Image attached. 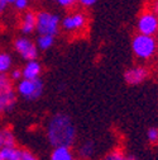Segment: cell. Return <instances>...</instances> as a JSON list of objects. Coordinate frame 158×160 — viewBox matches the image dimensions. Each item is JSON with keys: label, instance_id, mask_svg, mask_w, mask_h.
Wrapping results in <instances>:
<instances>
[{"label": "cell", "instance_id": "obj_26", "mask_svg": "<svg viewBox=\"0 0 158 160\" xmlns=\"http://www.w3.org/2000/svg\"><path fill=\"white\" fill-rule=\"evenodd\" d=\"M7 3L4 2V0H0V15H2L4 12H5V9H7Z\"/></svg>", "mask_w": 158, "mask_h": 160}, {"label": "cell", "instance_id": "obj_17", "mask_svg": "<svg viewBox=\"0 0 158 160\" xmlns=\"http://www.w3.org/2000/svg\"><path fill=\"white\" fill-rule=\"evenodd\" d=\"M103 160H127V155L122 149H114L110 152H108Z\"/></svg>", "mask_w": 158, "mask_h": 160}, {"label": "cell", "instance_id": "obj_13", "mask_svg": "<svg viewBox=\"0 0 158 160\" xmlns=\"http://www.w3.org/2000/svg\"><path fill=\"white\" fill-rule=\"evenodd\" d=\"M23 150L16 146H5L0 149V160H22Z\"/></svg>", "mask_w": 158, "mask_h": 160}, {"label": "cell", "instance_id": "obj_28", "mask_svg": "<svg viewBox=\"0 0 158 160\" xmlns=\"http://www.w3.org/2000/svg\"><path fill=\"white\" fill-rule=\"evenodd\" d=\"M4 2H5L7 4H14L15 0H4Z\"/></svg>", "mask_w": 158, "mask_h": 160}, {"label": "cell", "instance_id": "obj_8", "mask_svg": "<svg viewBox=\"0 0 158 160\" xmlns=\"http://www.w3.org/2000/svg\"><path fill=\"white\" fill-rule=\"evenodd\" d=\"M63 31L68 33H78L86 28L87 26V15L82 12H76L67 14L61 22Z\"/></svg>", "mask_w": 158, "mask_h": 160}, {"label": "cell", "instance_id": "obj_22", "mask_svg": "<svg viewBox=\"0 0 158 160\" xmlns=\"http://www.w3.org/2000/svg\"><path fill=\"white\" fill-rule=\"evenodd\" d=\"M56 2L63 8H71L77 3V0H56Z\"/></svg>", "mask_w": 158, "mask_h": 160}, {"label": "cell", "instance_id": "obj_21", "mask_svg": "<svg viewBox=\"0 0 158 160\" xmlns=\"http://www.w3.org/2000/svg\"><path fill=\"white\" fill-rule=\"evenodd\" d=\"M9 76L12 78L13 82H18V80H21L23 78L22 76V70L21 69H14V70L10 71V75Z\"/></svg>", "mask_w": 158, "mask_h": 160}, {"label": "cell", "instance_id": "obj_2", "mask_svg": "<svg viewBox=\"0 0 158 160\" xmlns=\"http://www.w3.org/2000/svg\"><path fill=\"white\" fill-rule=\"evenodd\" d=\"M132 51L141 61H148L153 58L158 52V41L156 36L137 33L132 38Z\"/></svg>", "mask_w": 158, "mask_h": 160}, {"label": "cell", "instance_id": "obj_27", "mask_svg": "<svg viewBox=\"0 0 158 160\" xmlns=\"http://www.w3.org/2000/svg\"><path fill=\"white\" fill-rule=\"evenodd\" d=\"M5 146V142H4V136H3V132H2V128H0V149Z\"/></svg>", "mask_w": 158, "mask_h": 160}, {"label": "cell", "instance_id": "obj_15", "mask_svg": "<svg viewBox=\"0 0 158 160\" xmlns=\"http://www.w3.org/2000/svg\"><path fill=\"white\" fill-rule=\"evenodd\" d=\"M54 45V36L51 34H39L37 38V47L41 51H47Z\"/></svg>", "mask_w": 158, "mask_h": 160}, {"label": "cell", "instance_id": "obj_23", "mask_svg": "<svg viewBox=\"0 0 158 160\" xmlns=\"http://www.w3.org/2000/svg\"><path fill=\"white\" fill-rule=\"evenodd\" d=\"M22 160H38L34 154H32L28 150H23V159Z\"/></svg>", "mask_w": 158, "mask_h": 160}, {"label": "cell", "instance_id": "obj_3", "mask_svg": "<svg viewBox=\"0 0 158 160\" xmlns=\"http://www.w3.org/2000/svg\"><path fill=\"white\" fill-rule=\"evenodd\" d=\"M16 89L8 74H0V116L9 113L16 104Z\"/></svg>", "mask_w": 158, "mask_h": 160}, {"label": "cell", "instance_id": "obj_1", "mask_svg": "<svg viewBox=\"0 0 158 160\" xmlns=\"http://www.w3.org/2000/svg\"><path fill=\"white\" fill-rule=\"evenodd\" d=\"M46 135L53 148L72 146L76 140V127L70 116L66 113H56L48 119Z\"/></svg>", "mask_w": 158, "mask_h": 160}, {"label": "cell", "instance_id": "obj_30", "mask_svg": "<svg viewBox=\"0 0 158 160\" xmlns=\"http://www.w3.org/2000/svg\"><path fill=\"white\" fill-rule=\"evenodd\" d=\"M73 160H81V159H73Z\"/></svg>", "mask_w": 158, "mask_h": 160}, {"label": "cell", "instance_id": "obj_14", "mask_svg": "<svg viewBox=\"0 0 158 160\" xmlns=\"http://www.w3.org/2000/svg\"><path fill=\"white\" fill-rule=\"evenodd\" d=\"M95 150H96V148H95L94 141H91V140H86V141H84L80 146H78L77 154H78V156H80V159L89 160L94 156Z\"/></svg>", "mask_w": 158, "mask_h": 160}, {"label": "cell", "instance_id": "obj_12", "mask_svg": "<svg viewBox=\"0 0 158 160\" xmlns=\"http://www.w3.org/2000/svg\"><path fill=\"white\" fill-rule=\"evenodd\" d=\"M75 155L71 150V146H54L49 160H73Z\"/></svg>", "mask_w": 158, "mask_h": 160}, {"label": "cell", "instance_id": "obj_9", "mask_svg": "<svg viewBox=\"0 0 158 160\" xmlns=\"http://www.w3.org/2000/svg\"><path fill=\"white\" fill-rule=\"evenodd\" d=\"M149 70L144 65H135L132 68H128L124 71V80L128 85L135 87V85H141L144 82H147L149 78Z\"/></svg>", "mask_w": 158, "mask_h": 160}, {"label": "cell", "instance_id": "obj_7", "mask_svg": "<svg viewBox=\"0 0 158 160\" xmlns=\"http://www.w3.org/2000/svg\"><path fill=\"white\" fill-rule=\"evenodd\" d=\"M14 50L23 60H26V61H29V60H37V57H38L37 43H34L27 36L18 37L15 39L14 41Z\"/></svg>", "mask_w": 158, "mask_h": 160}, {"label": "cell", "instance_id": "obj_18", "mask_svg": "<svg viewBox=\"0 0 158 160\" xmlns=\"http://www.w3.org/2000/svg\"><path fill=\"white\" fill-rule=\"evenodd\" d=\"M2 132H3V136H4V142H5V146H15L16 141H15V136H14V132L8 128V127H4L2 128ZM4 146V148H5Z\"/></svg>", "mask_w": 158, "mask_h": 160}, {"label": "cell", "instance_id": "obj_19", "mask_svg": "<svg viewBox=\"0 0 158 160\" xmlns=\"http://www.w3.org/2000/svg\"><path fill=\"white\" fill-rule=\"evenodd\" d=\"M147 140L152 146H158V127H151L147 131Z\"/></svg>", "mask_w": 158, "mask_h": 160}, {"label": "cell", "instance_id": "obj_6", "mask_svg": "<svg viewBox=\"0 0 158 160\" xmlns=\"http://www.w3.org/2000/svg\"><path fill=\"white\" fill-rule=\"evenodd\" d=\"M137 31L138 33L157 36L158 34V15L152 9L143 10L137 21Z\"/></svg>", "mask_w": 158, "mask_h": 160}, {"label": "cell", "instance_id": "obj_20", "mask_svg": "<svg viewBox=\"0 0 158 160\" xmlns=\"http://www.w3.org/2000/svg\"><path fill=\"white\" fill-rule=\"evenodd\" d=\"M28 4H29V0H15L14 2V5H15V9L16 10H26L28 8Z\"/></svg>", "mask_w": 158, "mask_h": 160}, {"label": "cell", "instance_id": "obj_10", "mask_svg": "<svg viewBox=\"0 0 158 160\" xmlns=\"http://www.w3.org/2000/svg\"><path fill=\"white\" fill-rule=\"evenodd\" d=\"M35 27H37V13L32 10H27L21 19L19 29L24 36H28L35 31Z\"/></svg>", "mask_w": 158, "mask_h": 160}, {"label": "cell", "instance_id": "obj_25", "mask_svg": "<svg viewBox=\"0 0 158 160\" xmlns=\"http://www.w3.org/2000/svg\"><path fill=\"white\" fill-rule=\"evenodd\" d=\"M151 9L158 15V0H153L152 4H151Z\"/></svg>", "mask_w": 158, "mask_h": 160}, {"label": "cell", "instance_id": "obj_4", "mask_svg": "<svg viewBox=\"0 0 158 160\" xmlns=\"http://www.w3.org/2000/svg\"><path fill=\"white\" fill-rule=\"evenodd\" d=\"M16 94L22 97L28 102H35L43 95L44 92V83L41 78L38 79H24L22 78L18 80V84L15 87Z\"/></svg>", "mask_w": 158, "mask_h": 160}, {"label": "cell", "instance_id": "obj_11", "mask_svg": "<svg viewBox=\"0 0 158 160\" xmlns=\"http://www.w3.org/2000/svg\"><path fill=\"white\" fill-rule=\"evenodd\" d=\"M42 75V65L37 60H29L22 69V76L24 79H38Z\"/></svg>", "mask_w": 158, "mask_h": 160}, {"label": "cell", "instance_id": "obj_5", "mask_svg": "<svg viewBox=\"0 0 158 160\" xmlns=\"http://www.w3.org/2000/svg\"><path fill=\"white\" fill-rule=\"evenodd\" d=\"M60 24H61L60 15L46 10L37 13L35 31L38 32V34H51L56 37L58 32H60Z\"/></svg>", "mask_w": 158, "mask_h": 160}, {"label": "cell", "instance_id": "obj_16", "mask_svg": "<svg viewBox=\"0 0 158 160\" xmlns=\"http://www.w3.org/2000/svg\"><path fill=\"white\" fill-rule=\"evenodd\" d=\"M13 65V58L8 52L0 51V74H8Z\"/></svg>", "mask_w": 158, "mask_h": 160}, {"label": "cell", "instance_id": "obj_29", "mask_svg": "<svg viewBox=\"0 0 158 160\" xmlns=\"http://www.w3.org/2000/svg\"><path fill=\"white\" fill-rule=\"evenodd\" d=\"M127 160H138V159L134 158V156H128V155H127Z\"/></svg>", "mask_w": 158, "mask_h": 160}, {"label": "cell", "instance_id": "obj_24", "mask_svg": "<svg viewBox=\"0 0 158 160\" xmlns=\"http://www.w3.org/2000/svg\"><path fill=\"white\" fill-rule=\"evenodd\" d=\"M78 3H80L82 7H86V8H89V7H92L97 0H77Z\"/></svg>", "mask_w": 158, "mask_h": 160}]
</instances>
